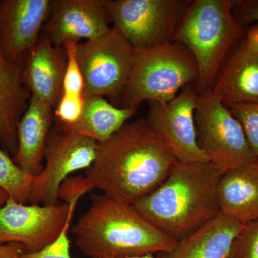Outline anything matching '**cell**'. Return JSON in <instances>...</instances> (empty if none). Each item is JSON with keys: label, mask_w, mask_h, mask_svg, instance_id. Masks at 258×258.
Returning <instances> with one entry per match:
<instances>
[{"label": "cell", "mask_w": 258, "mask_h": 258, "mask_svg": "<svg viewBox=\"0 0 258 258\" xmlns=\"http://www.w3.org/2000/svg\"><path fill=\"white\" fill-rule=\"evenodd\" d=\"M177 162L147 119L139 118L98 143L96 159L85 176L64 180L59 198L78 202L85 194L98 189L134 205L159 188Z\"/></svg>", "instance_id": "1"}, {"label": "cell", "mask_w": 258, "mask_h": 258, "mask_svg": "<svg viewBox=\"0 0 258 258\" xmlns=\"http://www.w3.org/2000/svg\"><path fill=\"white\" fill-rule=\"evenodd\" d=\"M222 176L211 162L178 161L159 188L133 205L158 230L180 242L221 213Z\"/></svg>", "instance_id": "2"}, {"label": "cell", "mask_w": 258, "mask_h": 258, "mask_svg": "<svg viewBox=\"0 0 258 258\" xmlns=\"http://www.w3.org/2000/svg\"><path fill=\"white\" fill-rule=\"evenodd\" d=\"M76 244L90 258H127L168 253L177 242L148 221L133 205L92 195L72 229Z\"/></svg>", "instance_id": "3"}, {"label": "cell", "mask_w": 258, "mask_h": 258, "mask_svg": "<svg viewBox=\"0 0 258 258\" xmlns=\"http://www.w3.org/2000/svg\"><path fill=\"white\" fill-rule=\"evenodd\" d=\"M235 0H194L172 42L183 44L196 60L197 94L212 90L230 51L243 38L246 28L232 13Z\"/></svg>", "instance_id": "4"}, {"label": "cell", "mask_w": 258, "mask_h": 258, "mask_svg": "<svg viewBox=\"0 0 258 258\" xmlns=\"http://www.w3.org/2000/svg\"><path fill=\"white\" fill-rule=\"evenodd\" d=\"M198 78L196 60L180 42L135 50L132 71L120 99L122 108L137 111L143 101L168 103L181 88L195 84Z\"/></svg>", "instance_id": "5"}, {"label": "cell", "mask_w": 258, "mask_h": 258, "mask_svg": "<svg viewBox=\"0 0 258 258\" xmlns=\"http://www.w3.org/2000/svg\"><path fill=\"white\" fill-rule=\"evenodd\" d=\"M195 118L199 146L222 175L257 160L240 122L212 90L198 93Z\"/></svg>", "instance_id": "6"}, {"label": "cell", "mask_w": 258, "mask_h": 258, "mask_svg": "<svg viewBox=\"0 0 258 258\" xmlns=\"http://www.w3.org/2000/svg\"><path fill=\"white\" fill-rule=\"evenodd\" d=\"M191 1L105 0L108 18L135 50L173 41Z\"/></svg>", "instance_id": "7"}, {"label": "cell", "mask_w": 258, "mask_h": 258, "mask_svg": "<svg viewBox=\"0 0 258 258\" xmlns=\"http://www.w3.org/2000/svg\"><path fill=\"white\" fill-rule=\"evenodd\" d=\"M135 50L115 27L103 36L79 43L77 59L84 79V95L121 99Z\"/></svg>", "instance_id": "8"}, {"label": "cell", "mask_w": 258, "mask_h": 258, "mask_svg": "<svg viewBox=\"0 0 258 258\" xmlns=\"http://www.w3.org/2000/svg\"><path fill=\"white\" fill-rule=\"evenodd\" d=\"M98 143L56 123L45 148L46 165L33 177L29 203L50 205L59 203V190L70 174L87 169L96 159Z\"/></svg>", "instance_id": "9"}, {"label": "cell", "mask_w": 258, "mask_h": 258, "mask_svg": "<svg viewBox=\"0 0 258 258\" xmlns=\"http://www.w3.org/2000/svg\"><path fill=\"white\" fill-rule=\"evenodd\" d=\"M76 204L27 205L8 199L0 208V244L19 243L25 252L45 249L57 240L72 220Z\"/></svg>", "instance_id": "10"}, {"label": "cell", "mask_w": 258, "mask_h": 258, "mask_svg": "<svg viewBox=\"0 0 258 258\" xmlns=\"http://www.w3.org/2000/svg\"><path fill=\"white\" fill-rule=\"evenodd\" d=\"M197 96L195 88L187 86L168 103L149 102L146 119L179 162H210L197 139Z\"/></svg>", "instance_id": "11"}, {"label": "cell", "mask_w": 258, "mask_h": 258, "mask_svg": "<svg viewBox=\"0 0 258 258\" xmlns=\"http://www.w3.org/2000/svg\"><path fill=\"white\" fill-rule=\"evenodd\" d=\"M53 0L0 1V47L7 58L23 60L36 45Z\"/></svg>", "instance_id": "12"}, {"label": "cell", "mask_w": 258, "mask_h": 258, "mask_svg": "<svg viewBox=\"0 0 258 258\" xmlns=\"http://www.w3.org/2000/svg\"><path fill=\"white\" fill-rule=\"evenodd\" d=\"M105 0H57L52 3L42 32L52 45L64 47L69 42L93 40L104 35L108 26Z\"/></svg>", "instance_id": "13"}, {"label": "cell", "mask_w": 258, "mask_h": 258, "mask_svg": "<svg viewBox=\"0 0 258 258\" xmlns=\"http://www.w3.org/2000/svg\"><path fill=\"white\" fill-rule=\"evenodd\" d=\"M66 64L67 53L64 47L52 45L42 31L23 64L24 84L31 96L55 108L62 96Z\"/></svg>", "instance_id": "14"}, {"label": "cell", "mask_w": 258, "mask_h": 258, "mask_svg": "<svg viewBox=\"0 0 258 258\" xmlns=\"http://www.w3.org/2000/svg\"><path fill=\"white\" fill-rule=\"evenodd\" d=\"M212 91L229 109L258 103V50L240 40L226 57Z\"/></svg>", "instance_id": "15"}, {"label": "cell", "mask_w": 258, "mask_h": 258, "mask_svg": "<svg viewBox=\"0 0 258 258\" xmlns=\"http://www.w3.org/2000/svg\"><path fill=\"white\" fill-rule=\"evenodd\" d=\"M23 64L7 58L0 47V147L13 155L18 149V123L31 97L24 84Z\"/></svg>", "instance_id": "16"}, {"label": "cell", "mask_w": 258, "mask_h": 258, "mask_svg": "<svg viewBox=\"0 0 258 258\" xmlns=\"http://www.w3.org/2000/svg\"><path fill=\"white\" fill-rule=\"evenodd\" d=\"M52 110L48 103L31 96L19 122L18 149L13 161L29 175H38L43 169L42 161L55 118Z\"/></svg>", "instance_id": "17"}, {"label": "cell", "mask_w": 258, "mask_h": 258, "mask_svg": "<svg viewBox=\"0 0 258 258\" xmlns=\"http://www.w3.org/2000/svg\"><path fill=\"white\" fill-rule=\"evenodd\" d=\"M220 211L242 224L258 220V159L225 173L218 186Z\"/></svg>", "instance_id": "18"}, {"label": "cell", "mask_w": 258, "mask_h": 258, "mask_svg": "<svg viewBox=\"0 0 258 258\" xmlns=\"http://www.w3.org/2000/svg\"><path fill=\"white\" fill-rule=\"evenodd\" d=\"M244 224L224 214L208 222L175 248L164 253L166 258H229L234 240Z\"/></svg>", "instance_id": "19"}, {"label": "cell", "mask_w": 258, "mask_h": 258, "mask_svg": "<svg viewBox=\"0 0 258 258\" xmlns=\"http://www.w3.org/2000/svg\"><path fill=\"white\" fill-rule=\"evenodd\" d=\"M136 113V110L131 108H117L103 97L85 96L84 106L79 121L71 128H64L101 143L126 124Z\"/></svg>", "instance_id": "20"}, {"label": "cell", "mask_w": 258, "mask_h": 258, "mask_svg": "<svg viewBox=\"0 0 258 258\" xmlns=\"http://www.w3.org/2000/svg\"><path fill=\"white\" fill-rule=\"evenodd\" d=\"M34 176L22 171L0 147V188L18 203H29Z\"/></svg>", "instance_id": "21"}, {"label": "cell", "mask_w": 258, "mask_h": 258, "mask_svg": "<svg viewBox=\"0 0 258 258\" xmlns=\"http://www.w3.org/2000/svg\"><path fill=\"white\" fill-rule=\"evenodd\" d=\"M84 102V94L62 93L60 101L54 108L56 123L64 128L74 126L81 118Z\"/></svg>", "instance_id": "22"}, {"label": "cell", "mask_w": 258, "mask_h": 258, "mask_svg": "<svg viewBox=\"0 0 258 258\" xmlns=\"http://www.w3.org/2000/svg\"><path fill=\"white\" fill-rule=\"evenodd\" d=\"M79 43L69 42L64 46L67 53V64L62 84V93H64L84 94V79L76 54V49Z\"/></svg>", "instance_id": "23"}, {"label": "cell", "mask_w": 258, "mask_h": 258, "mask_svg": "<svg viewBox=\"0 0 258 258\" xmlns=\"http://www.w3.org/2000/svg\"><path fill=\"white\" fill-rule=\"evenodd\" d=\"M229 258H258V220L244 224L232 243Z\"/></svg>", "instance_id": "24"}, {"label": "cell", "mask_w": 258, "mask_h": 258, "mask_svg": "<svg viewBox=\"0 0 258 258\" xmlns=\"http://www.w3.org/2000/svg\"><path fill=\"white\" fill-rule=\"evenodd\" d=\"M230 110L240 122L249 146L258 159V103L239 105Z\"/></svg>", "instance_id": "25"}, {"label": "cell", "mask_w": 258, "mask_h": 258, "mask_svg": "<svg viewBox=\"0 0 258 258\" xmlns=\"http://www.w3.org/2000/svg\"><path fill=\"white\" fill-rule=\"evenodd\" d=\"M71 220L64 227L57 240L42 250L35 252H24L17 258H72L70 252L69 231Z\"/></svg>", "instance_id": "26"}, {"label": "cell", "mask_w": 258, "mask_h": 258, "mask_svg": "<svg viewBox=\"0 0 258 258\" xmlns=\"http://www.w3.org/2000/svg\"><path fill=\"white\" fill-rule=\"evenodd\" d=\"M232 13L236 21L244 28L258 23V0H235Z\"/></svg>", "instance_id": "27"}, {"label": "cell", "mask_w": 258, "mask_h": 258, "mask_svg": "<svg viewBox=\"0 0 258 258\" xmlns=\"http://www.w3.org/2000/svg\"><path fill=\"white\" fill-rule=\"evenodd\" d=\"M25 252V247L19 243L0 244V258H17Z\"/></svg>", "instance_id": "28"}, {"label": "cell", "mask_w": 258, "mask_h": 258, "mask_svg": "<svg viewBox=\"0 0 258 258\" xmlns=\"http://www.w3.org/2000/svg\"><path fill=\"white\" fill-rule=\"evenodd\" d=\"M9 198V195H8V194L7 193L4 189L0 188V208L3 207V205L6 203V202L8 201V200Z\"/></svg>", "instance_id": "29"}, {"label": "cell", "mask_w": 258, "mask_h": 258, "mask_svg": "<svg viewBox=\"0 0 258 258\" xmlns=\"http://www.w3.org/2000/svg\"><path fill=\"white\" fill-rule=\"evenodd\" d=\"M127 258H156L153 256V254H147V255H142V256H137V257H127Z\"/></svg>", "instance_id": "30"}]
</instances>
